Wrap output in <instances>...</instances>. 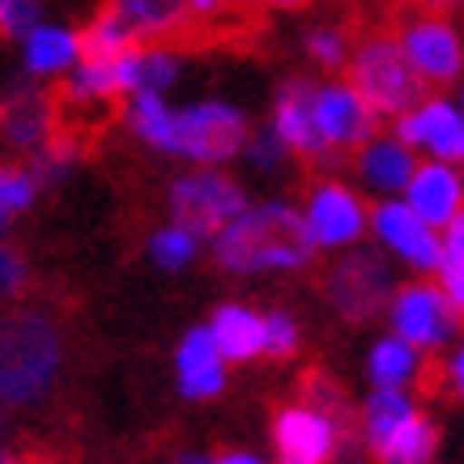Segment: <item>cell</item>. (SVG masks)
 <instances>
[{"label":"cell","instance_id":"1","mask_svg":"<svg viewBox=\"0 0 464 464\" xmlns=\"http://www.w3.org/2000/svg\"><path fill=\"white\" fill-rule=\"evenodd\" d=\"M209 243H213V260L226 273H268V268L290 273V268H307L311 256H315L298 209L282 205V200L247 205Z\"/></svg>","mask_w":464,"mask_h":464},{"label":"cell","instance_id":"2","mask_svg":"<svg viewBox=\"0 0 464 464\" xmlns=\"http://www.w3.org/2000/svg\"><path fill=\"white\" fill-rule=\"evenodd\" d=\"M64 375V333L43 307L0 315V405H39Z\"/></svg>","mask_w":464,"mask_h":464},{"label":"cell","instance_id":"3","mask_svg":"<svg viewBox=\"0 0 464 464\" xmlns=\"http://www.w3.org/2000/svg\"><path fill=\"white\" fill-rule=\"evenodd\" d=\"M188 30L192 22L183 14V0H102L77 34L82 56H120L145 43H175Z\"/></svg>","mask_w":464,"mask_h":464},{"label":"cell","instance_id":"4","mask_svg":"<svg viewBox=\"0 0 464 464\" xmlns=\"http://www.w3.org/2000/svg\"><path fill=\"white\" fill-rule=\"evenodd\" d=\"M345 82L362 94V102L380 120H396L426 94V85L413 77L409 60L401 56V43L392 30H371L366 39H353Z\"/></svg>","mask_w":464,"mask_h":464},{"label":"cell","instance_id":"5","mask_svg":"<svg viewBox=\"0 0 464 464\" xmlns=\"http://www.w3.org/2000/svg\"><path fill=\"white\" fill-rule=\"evenodd\" d=\"M247 132H252V124L235 102L200 99L188 107H170L167 154L183 158L192 167H226L230 158H239Z\"/></svg>","mask_w":464,"mask_h":464},{"label":"cell","instance_id":"6","mask_svg":"<svg viewBox=\"0 0 464 464\" xmlns=\"http://www.w3.org/2000/svg\"><path fill=\"white\" fill-rule=\"evenodd\" d=\"M396 43L401 56L409 60L413 77L426 90H451L464 72V39L456 17L443 9H413L405 5V14L396 17Z\"/></svg>","mask_w":464,"mask_h":464},{"label":"cell","instance_id":"7","mask_svg":"<svg viewBox=\"0 0 464 464\" xmlns=\"http://www.w3.org/2000/svg\"><path fill=\"white\" fill-rule=\"evenodd\" d=\"M252 200L235 175L222 167H192L188 175L170 183V222L183 226L200 243L213 239L222 226H230Z\"/></svg>","mask_w":464,"mask_h":464},{"label":"cell","instance_id":"8","mask_svg":"<svg viewBox=\"0 0 464 464\" xmlns=\"http://www.w3.org/2000/svg\"><path fill=\"white\" fill-rule=\"evenodd\" d=\"M303 230L315 252H337L353 247L366 235V200L341 179H315L303 200Z\"/></svg>","mask_w":464,"mask_h":464},{"label":"cell","instance_id":"9","mask_svg":"<svg viewBox=\"0 0 464 464\" xmlns=\"http://www.w3.org/2000/svg\"><path fill=\"white\" fill-rule=\"evenodd\" d=\"M392 137L405 141L413 154H426L435 162H456L464 158V111L460 102L448 99L443 90H426L409 111L392 120Z\"/></svg>","mask_w":464,"mask_h":464},{"label":"cell","instance_id":"10","mask_svg":"<svg viewBox=\"0 0 464 464\" xmlns=\"http://www.w3.org/2000/svg\"><path fill=\"white\" fill-rule=\"evenodd\" d=\"M311 111H315V128H320V141L328 145L333 158L353 154L358 145H366L375 132H380V115L362 102V94L353 90L350 82H315V94H311Z\"/></svg>","mask_w":464,"mask_h":464},{"label":"cell","instance_id":"11","mask_svg":"<svg viewBox=\"0 0 464 464\" xmlns=\"http://www.w3.org/2000/svg\"><path fill=\"white\" fill-rule=\"evenodd\" d=\"M324 290H328L333 307L345 320L362 324V320H375L383 311V303L392 295V273H388V265L375 252H353L328 268Z\"/></svg>","mask_w":464,"mask_h":464},{"label":"cell","instance_id":"12","mask_svg":"<svg viewBox=\"0 0 464 464\" xmlns=\"http://www.w3.org/2000/svg\"><path fill=\"white\" fill-rule=\"evenodd\" d=\"M366 230H371L388 252L401 256L409 268H418V273H435L439 230H430V226L409 209L401 197H380L375 205H366Z\"/></svg>","mask_w":464,"mask_h":464},{"label":"cell","instance_id":"13","mask_svg":"<svg viewBox=\"0 0 464 464\" xmlns=\"http://www.w3.org/2000/svg\"><path fill=\"white\" fill-rule=\"evenodd\" d=\"M311 94H315V82L311 77H285L273 94V137L285 145V154L303 158V162H337L328 154V145L320 141V128H315V111H311Z\"/></svg>","mask_w":464,"mask_h":464},{"label":"cell","instance_id":"14","mask_svg":"<svg viewBox=\"0 0 464 464\" xmlns=\"http://www.w3.org/2000/svg\"><path fill=\"white\" fill-rule=\"evenodd\" d=\"M460 311L448 303V295L435 282H413L401 285L392 298V324L396 337L409 345H443L456 333Z\"/></svg>","mask_w":464,"mask_h":464},{"label":"cell","instance_id":"15","mask_svg":"<svg viewBox=\"0 0 464 464\" xmlns=\"http://www.w3.org/2000/svg\"><path fill=\"white\" fill-rule=\"evenodd\" d=\"M273 448L282 464H333L341 435L324 413L307 405H290L273 418Z\"/></svg>","mask_w":464,"mask_h":464},{"label":"cell","instance_id":"16","mask_svg":"<svg viewBox=\"0 0 464 464\" xmlns=\"http://www.w3.org/2000/svg\"><path fill=\"white\" fill-rule=\"evenodd\" d=\"M409 209L418 213L430 230H443L460 218V205H464V179H460V167L456 162H435L426 158L413 167L409 175L405 192H401Z\"/></svg>","mask_w":464,"mask_h":464},{"label":"cell","instance_id":"17","mask_svg":"<svg viewBox=\"0 0 464 464\" xmlns=\"http://www.w3.org/2000/svg\"><path fill=\"white\" fill-rule=\"evenodd\" d=\"M22 69L30 82H60L82 60V34L69 22H47L22 34Z\"/></svg>","mask_w":464,"mask_h":464},{"label":"cell","instance_id":"18","mask_svg":"<svg viewBox=\"0 0 464 464\" xmlns=\"http://www.w3.org/2000/svg\"><path fill=\"white\" fill-rule=\"evenodd\" d=\"M413 167H418V154L405 141H396L392 132H375L366 145L353 150V170L375 197H401Z\"/></svg>","mask_w":464,"mask_h":464},{"label":"cell","instance_id":"19","mask_svg":"<svg viewBox=\"0 0 464 464\" xmlns=\"http://www.w3.org/2000/svg\"><path fill=\"white\" fill-rule=\"evenodd\" d=\"M52 132H56V107L39 90H14L9 102L0 107V137L26 154H34Z\"/></svg>","mask_w":464,"mask_h":464},{"label":"cell","instance_id":"20","mask_svg":"<svg viewBox=\"0 0 464 464\" xmlns=\"http://www.w3.org/2000/svg\"><path fill=\"white\" fill-rule=\"evenodd\" d=\"M175 362H179V392L188 396V401H205V396L222 392L226 371H222V353L213 345L209 328H192V333L183 337Z\"/></svg>","mask_w":464,"mask_h":464},{"label":"cell","instance_id":"21","mask_svg":"<svg viewBox=\"0 0 464 464\" xmlns=\"http://www.w3.org/2000/svg\"><path fill=\"white\" fill-rule=\"evenodd\" d=\"M209 337L222 358H230V362H252V358H260L265 328H260V315H256V311L239 307V303H226V307H218V315H213Z\"/></svg>","mask_w":464,"mask_h":464},{"label":"cell","instance_id":"22","mask_svg":"<svg viewBox=\"0 0 464 464\" xmlns=\"http://www.w3.org/2000/svg\"><path fill=\"white\" fill-rule=\"evenodd\" d=\"M375 451L380 464H430L439 456V426L422 413H409Z\"/></svg>","mask_w":464,"mask_h":464},{"label":"cell","instance_id":"23","mask_svg":"<svg viewBox=\"0 0 464 464\" xmlns=\"http://www.w3.org/2000/svg\"><path fill=\"white\" fill-rule=\"evenodd\" d=\"M303 52H307V60L320 72H345L350 52H353V30L345 26V22H337V17L315 22V26L303 34Z\"/></svg>","mask_w":464,"mask_h":464},{"label":"cell","instance_id":"24","mask_svg":"<svg viewBox=\"0 0 464 464\" xmlns=\"http://www.w3.org/2000/svg\"><path fill=\"white\" fill-rule=\"evenodd\" d=\"M183 56L170 43H145L137 47V69H132V94H167L170 85L179 82Z\"/></svg>","mask_w":464,"mask_h":464},{"label":"cell","instance_id":"25","mask_svg":"<svg viewBox=\"0 0 464 464\" xmlns=\"http://www.w3.org/2000/svg\"><path fill=\"white\" fill-rule=\"evenodd\" d=\"M409 413H418V409H413V401H409L401 388H380V392L371 396V401H366V409H362V439H366V448H380L383 439L392 435Z\"/></svg>","mask_w":464,"mask_h":464},{"label":"cell","instance_id":"26","mask_svg":"<svg viewBox=\"0 0 464 464\" xmlns=\"http://www.w3.org/2000/svg\"><path fill=\"white\" fill-rule=\"evenodd\" d=\"M422 371V358H418V345H409L401 337H383L375 350H371V375L380 388H401L413 375Z\"/></svg>","mask_w":464,"mask_h":464},{"label":"cell","instance_id":"27","mask_svg":"<svg viewBox=\"0 0 464 464\" xmlns=\"http://www.w3.org/2000/svg\"><path fill=\"white\" fill-rule=\"evenodd\" d=\"M435 273H439V290L448 295L451 307L460 311L464 307V218H456L451 226H443Z\"/></svg>","mask_w":464,"mask_h":464},{"label":"cell","instance_id":"28","mask_svg":"<svg viewBox=\"0 0 464 464\" xmlns=\"http://www.w3.org/2000/svg\"><path fill=\"white\" fill-rule=\"evenodd\" d=\"M200 252V239L197 235H188L183 226H162V230H154V239H150V256H154L158 268H167V273H179V268H188L192 260H197Z\"/></svg>","mask_w":464,"mask_h":464},{"label":"cell","instance_id":"29","mask_svg":"<svg viewBox=\"0 0 464 464\" xmlns=\"http://www.w3.org/2000/svg\"><path fill=\"white\" fill-rule=\"evenodd\" d=\"M39 197V183L30 175V167H0V230L22 218Z\"/></svg>","mask_w":464,"mask_h":464},{"label":"cell","instance_id":"30","mask_svg":"<svg viewBox=\"0 0 464 464\" xmlns=\"http://www.w3.org/2000/svg\"><path fill=\"white\" fill-rule=\"evenodd\" d=\"M260 328H265V341H260V353L265 358H295L298 353V324L285 315V311H273V315H260Z\"/></svg>","mask_w":464,"mask_h":464},{"label":"cell","instance_id":"31","mask_svg":"<svg viewBox=\"0 0 464 464\" xmlns=\"http://www.w3.org/2000/svg\"><path fill=\"white\" fill-rule=\"evenodd\" d=\"M47 17V0H0V39H22Z\"/></svg>","mask_w":464,"mask_h":464},{"label":"cell","instance_id":"32","mask_svg":"<svg viewBox=\"0 0 464 464\" xmlns=\"http://www.w3.org/2000/svg\"><path fill=\"white\" fill-rule=\"evenodd\" d=\"M239 154L247 158L256 170H277L285 162V145L273 137V128H256V132H247V141H243Z\"/></svg>","mask_w":464,"mask_h":464},{"label":"cell","instance_id":"33","mask_svg":"<svg viewBox=\"0 0 464 464\" xmlns=\"http://www.w3.org/2000/svg\"><path fill=\"white\" fill-rule=\"evenodd\" d=\"M30 282L26 256L17 252L14 243H0V298H17Z\"/></svg>","mask_w":464,"mask_h":464},{"label":"cell","instance_id":"34","mask_svg":"<svg viewBox=\"0 0 464 464\" xmlns=\"http://www.w3.org/2000/svg\"><path fill=\"white\" fill-rule=\"evenodd\" d=\"M226 9V0H183V14H188V22L197 26V22H218Z\"/></svg>","mask_w":464,"mask_h":464},{"label":"cell","instance_id":"35","mask_svg":"<svg viewBox=\"0 0 464 464\" xmlns=\"http://www.w3.org/2000/svg\"><path fill=\"white\" fill-rule=\"evenodd\" d=\"M405 5H413V9H443V14L456 9V0H405Z\"/></svg>","mask_w":464,"mask_h":464},{"label":"cell","instance_id":"36","mask_svg":"<svg viewBox=\"0 0 464 464\" xmlns=\"http://www.w3.org/2000/svg\"><path fill=\"white\" fill-rule=\"evenodd\" d=\"M213 464H260L256 456H247V451H222Z\"/></svg>","mask_w":464,"mask_h":464},{"label":"cell","instance_id":"37","mask_svg":"<svg viewBox=\"0 0 464 464\" xmlns=\"http://www.w3.org/2000/svg\"><path fill=\"white\" fill-rule=\"evenodd\" d=\"M268 5H273V9H285V14H295V9H303L307 0H268Z\"/></svg>","mask_w":464,"mask_h":464},{"label":"cell","instance_id":"38","mask_svg":"<svg viewBox=\"0 0 464 464\" xmlns=\"http://www.w3.org/2000/svg\"><path fill=\"white\" fill-rule=\"evenodd\" d=\"M0 464H22V460H17V456H14V451L5 448V439H0Z\"/></svg>","mask_w":464,"mask_h":464},{"label":"cell","instance_id":"39","mask_svg":"<svg viewBox=\"0 0 464 464\" xmlns=\"http://www.w3.org/2000/svg\"><path fill=\"white\" fill-rule=\"evenodd\" d=\"M226 5H235V9H256V5H265V0H226Z\"/></svg>","mask_w":464,"mask_h":464},{"label":"cell","instance_id":"40","mask_svg":"<svg viewBox=\"0 0 464 464\" xmlns=\"http://www.w3.org/2000/svg\"><path fill=\"white\" fill-rule=\"evenodd\" d=\"M179 464H213V460H209V456H183Z\"/></svg>","mask_w":464,"mask_h":464}]
</instances>
